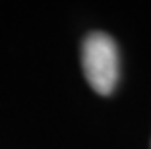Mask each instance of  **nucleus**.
I'll return each instance as SVG.
<instances>
[{
	"label": "nucleus",
	"instance_id": "1",
	"mask_svg": "<svg viewBox=\"0 0 151 149\" xmlns=\"http://www.w3.org/2000/svg\"><path fill=\"white\" fill-rule=\"evenodd\" d=\"M81 66L91 89L99 95H111L120 76V58L114 39L103 31L89 33L81 45Z\"/></svg>",
	"mask_w": 151,
	"mask_h": 149
}]
</instances>
